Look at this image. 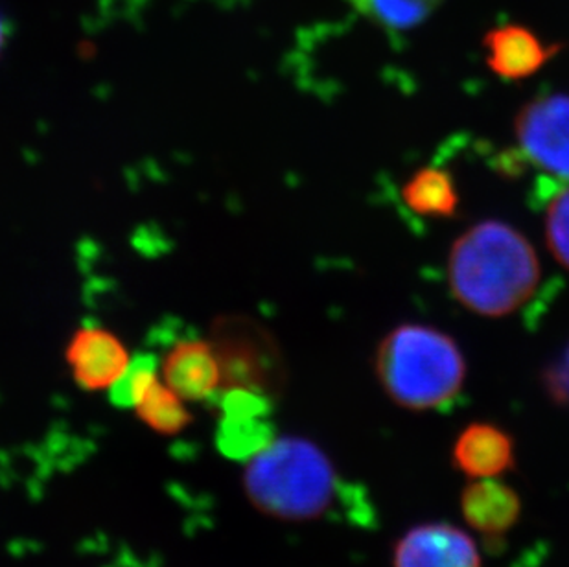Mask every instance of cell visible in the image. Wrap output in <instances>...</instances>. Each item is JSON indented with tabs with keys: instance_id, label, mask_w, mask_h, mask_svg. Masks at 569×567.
<instances>
[{
	"instance_id": "obj_1",
	"label": "cell",
	"mask_w": 569,
	"mask_h": 567,
	"mask_svg": "<svg viewBox=\"0 0 569 567\" xmlns=\"http://www.w3.org/2000/svg\"><path fill=\"white\" fill-rule=\"evenodd\" d=\"M446 273L459 305L496 319L531 299L540 284V262L520 230L503 221H479L453 241Z\"/></svg>"
},
{
	"instance_id": "obj_2",
	"label": "cell",
	"mask_w": 569,
	"mask_h": 567,
	"mask_svg": "<svg viewBox=\"0 0 569 567\" xmlns=\"http://www.w3.org/2000/svg\"><path fill=\"white\" fill-rule=\"evenodd\" d=\"M242 488L249 505L268 518L312 521L333 509L343 485L316 442L273 435L246 459Z\"/></svg>"
},
{
	"instance_id": "obj_3",
	"label": "cell",
	"mask_w": 569,
	"mask_h": 567,
	"mask_svg": "<svg viewBox=\"0 0 569 567\" xmlns=\"http://www.w3.org/2000/svg\"><path fill=\"white\" fill-rule=\"evenodd\" d=\"M375 372L397 406L439 411L461 395L467 361L456 339L439 328L400 325L378 342Z\"/></svg>"
},
{
	"instance_id": "obj_4",
	"label": "cell",
	"mask_w": 569,
	"mask_h": 567,
	"mask_svg": "<svg viewBox=\"0 0 569 567\" xmlns=\"http://www.w3.org/2000/svg\"><path fill=\"white\" fill-rule=\"evenodd\" d=\"M521 151L537 167L569 179V97L548 94L527 103L515 120Z\"/></svg>"
},
{
	"instance_id": "obj_5",
	"label": "cell",
	"mask_w": 569,
	"mask_h": 567,
	"mask_svg": "<svg viewBox=\"0 0 569 567\" xmlns=\"http://www.w3.org/2000/svg\"><path fill=\"white\" fill-rule=\"evenodd\" d=\"M392 567H483V560L467 530L446 521H430L398 538Z\"/></svg>"
},
{
	"instance_id": "obj_6",
	"label": "cell",
	"mask_w": 569,
	"mask_h": 567,
	"mask_svg": "<svg viewBox=\"0 0 569 567\" xmlns=\"http://www.w3.org/2000/svg\"><path fill=\"white\" fill-rule=\"evenodd\" d=\"M76 386L86 391H109L128 369V350L114 334L103 328L87 327L74 334L67 348Z\"/></svg>"
},
{
	"instance_id": "obj_7",
	"label": "cell",
	"mask_w": 569,
	"mask_h": 567,
	"mask_svg": "<svg viewBox=\"0 0 569 567\" xmlns=\"http://www.w3.org/2000/svg\"><path fill=\"white\" fill-rule=\"evenodd\" d=\"M162 381L187 401L214 398L223 389L220 356L209 342L187 339L161 361Z\"/></svg>"
},
{
	"instance_id": "obj_8",
	"label": "cell",
	"mask_w": 569,
	"mask_h": 567,
	"mask_svg": "<svg viewBox=\"0 0 569 567\" xmlns=\"http://www.w3.org/2000/svg\"><path fill=\"white\" fill-rule=\"evenodd\" d=\"M451 459L470 479H498L515 466V440L496 424H468L457 435Z\"/></svg>"
},
{
	"instance_id": "obj_9",
	"label": "cell",
	"mask_w": 569,
	"mask_h": 567,
	"mask_svg": "<svg viewBox=\"0 0 569 567\" xmlns=\"http://www.w3.org/2000/svg\"><path fill=\"white\" fill-rule=\"evenodd\" d=\"M487 63L503 80L531 78L548 63L555 49L546 47L537 33L518 24H506L485 36Z\"/></svg>"
},
{
	"instance_id": "obj_10",
	"label": "cell",
	"mask_w": 569,
	"mask_h": 567,
	"mask_svg": "<svg viewBox=\"0 0 569 567\" xmlns=\"http://www.w3.org/2000/svg\"><path fill=\"white\" fill-rule=\"evenodd\" d=\"M461 514L473 533L501 536L521 516V499L515 488L498 479H472L461 494Z\"/></svg>"
},
{
	"instance_id": "obj_11",
	"label": "cell",
	"mask_w": 569,
	"mask_h": 567,
	"mask_svg": "<svg viewBox=\"0 0 569 567\" xmlns=\"http://www.w3.org/2000/svg\"><path fill=\"white\" fill-rule=\"evenodd\" d=\"M402 199L409 209L426 218H453L459 209L453 177L442 168L415 171L403 185Z\"/></svg>"
},
{
	"instance_id": "obj_12",
	"label": "cell",
	"mask_w": 569,
	"mask_h": 567,
	"mask_svg": "<svg viewBox=\"0 0 569 567\" xmlns=\"http://www.w3.org/2000/svg\"><path fill=\"white\" fill-rule=\"evenodd\" d=\"M187 404L189 401L179 397L172 387H168L162 380H157L133 409L140 422L153 434L173 437L189 428L192 422Z\"/></svg>"
},
{
	"instance_id": "obj_13",
	"label": "cell",
	"mask_w": 569,
	"mask_h": 567,
	"mask_svg": "<svg viewBox=\"0 0 569 567\" xmlns=\"http://www.w3.org/2000/svg\"><path fill=\"white\" fill-rule=\"evenodd\" d=\"M355 10L386 30H409L419 27L442 0H349Z\"/></svg>"
},
{
	"instance_id": "obj_14",
	"label": "cell",
	"mask_w": 569,
	"mask_h": 567,
	"mask_svg": "<svg viewBox=\"0 0 569 567\" xmlns=\"http://www.w3.org/2000/svg\"><path fill=\"white\" fill-rule=\"evenodd\" d=\"M161 359L153 354H139L129 361L124 375L109 389V398L120 409H133L140 398L159 380Z\"/></svg>"
},
{
	"instance_id": "obj_15",
	"label": "cell",
	"mask_w": 569,
	"mask_h": 567,
	"mask_svg": "<svg viewBox=\"0 0 569 567\" xmlns=\"http://www.w3.org/2000/svg\"><path fill=\"white\" fill-rule=\"evenodd\" d=\"M543 226L549 251L569 271V188L551 199Z\"/></svg>"
},
{
	"instance_id": "obj_16",
	"label": "cell",
	"mask_w": 569,
	"mask_h": 567,
	"mask_svg": "<svg viewBox=\"0 0 569 567\" xmlns=\"http://www.w3.org/2000/svg\"><path fill=\"white\" fill-rule=\"evenodd\" d=\"M543 389L555 404L569 406V345L543 372Z\"/></svg>"
},
{
	"instance_id": "obj_17",
	"label": "cell",
	"mask_w": 569,
	"mask_h": 567,
	"mask_svg": "<svg viewBox=\"0 0 569 567\" xmlns=\"http://www.w3.org/2000/svg\"><path fill=\"white\" fill-rule=\"evenodd\" d=\"M4 22H2V19H0V47H2V43H4Z\"/></svg>"
}]
</instances>
